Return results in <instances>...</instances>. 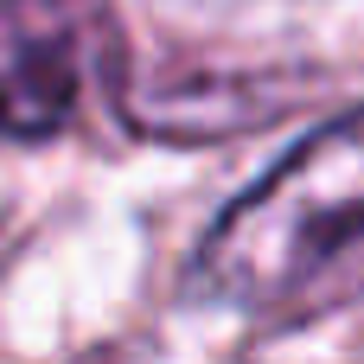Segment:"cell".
<instances>
[{
	"label": "cell",
	"instance_id": "1",
	"mask_svg": "<svg viewBox=\"0 0 364 364\" xmlns=\"http://www.w3.org/2000/svg\"><path fill=\"white\" fill-rule=\"evenodd\" d=\"M364 230V109L314 128L275 173H262L198 243L192 294L224 307H269L294 294L333 250Z\"/></svg>",
	"mask_w": 364,
	"mask_h": 364
}]
</instances>
